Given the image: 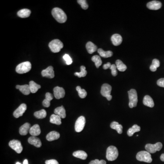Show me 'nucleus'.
Here are the masks:
<instances>
[{"label":"nucleus","instance_id":"nucleus-1","mask_svg":"<svg viewBox=\"0 0 164 164\" xmlns=\"http://www.w3.org/2000/svg\"><path fill=\"white\" fill-rule=\"evenodd\" d=\"M52 14L56 20L60 23H65L67 20V15L60 8L58 7L53 8L52 11Z\"/></svg>","mask_w":164,"mask_h":164},{"label":"nucleus","instance_id":"nucleus-2","mask_svg":"<svg viewBox=\"0 0 164 164\" xmlns=\"http://www.w3.org/2000/svg\"><path fill=\"white\" fill-rule=\"evenodd\" d=\"M119 156L118 149L114 146H110L107 149L106 158L109 161H114Z\"/></svg>","mask_w":164,"mask_h":164},{"label":"nucleus","instance_id":"nucleus-3","mask_svg":"<svg viewBox=\"0 0 164 164\" xmlns=\"http://www.w3.org/2000/svg\"><path fill=\"white\" fill-rule=\"evenodd\" d=\"M32 69V64L29 62H25L16 66V71L19 74H25L30 71Z\"/></svg>","mask_w":164,"mask_h":164},{"label":"nucleus","instance_id":"nucleus-4","mask_svg":"<svg viewBox=\"0 0 164 164\" xmlns=\"http://www.w3.org/2000/svg\"><path fill=\"white\" fill-rule=\"evenodd\" d=\"M129 98V106L130 108L136 107L138 102V95L137 92L135 89H131L128 92Z\"/></svg>","mask_w":164,"mask_h":164},{"label":"nucleus","instance_id":"nucleus-5","mask_svg":"<svg viewBox=\"0 0 164 164\" xmlns=\"http://www.w3.org/2000/svg\"><path fill=\"white\" fill-rule=\"evenodd\" d=\"M136 159L140 161L150 163L152 161L151 153L147 151H141L139 152L136 155Z\"/></svg>","mask_w":164,"mask_h":164},{"label":"nucleus","instance_id":"nucleus-6","mask_svg":"<svg viewBox=\"0 0 164 164\" xmlns=\"http://www.w3.org/2000/svg\"><path fill=\"white\" fill-rule=\"evenodd\" d=\"M49 47L52 52L57 53L60 51L61 49L64 47V44L60 40L54 39L49 43Z\"/></svg>","mask_w":164,"mask_h":164},{"label":"nucleus","instance_id":"nucleus-7","mask_svg":"<svg viewBox=\"0 0 164 164\" xmlns=\"http://www.w3.org/2000/svg\"><path fill=\"white\" fill-rule=\"evenodd\" d=\"M111 91L112 87L108 83H105L102 86L101 94L102 96L106 98L108 100L110 101L112 98V95H111Z\"/></svg>","mask_w":164,"mask_h":164},{"label":"nucleus","instance_id":"nucleus-8","mask_svg":"<svg viewBox=\"0 0 164 164\" xmlns=\"http://www.w3.org/2000/svg\"><path fill=\"white\" fill-rule=\"evenodd\" d=\"M162 148V144L161 143L157 142L155 144H148L145 146V149L147 151L149 152L150 153H155L157 151L161 150Z\"/></svg>","mask_w":164,"mask_h":164},{"label":"nucleus","instance_id":"nucleus-9","mask_svg":"<svg viewBox=\"0 0 164 164\" xmlns=\"http://www.w3.org/2000/svg\"><path fill=\"white\" fill-rule=\"evenodd\" d=\"M9 146L11 149L14 150L16 153H20L22 152L23 150V147L21 145V143L18 140L13 139L10 141L9 143Z\"/></svg>","mask_w":164,"mask_h":164},{"label":"nucleus","instance_id":"nucleus-10","mask_svg":"<svg viewBox=\"0 0 164 164\" xmlns=\"http://www.w3.org/2000/svg\"><path fill=\"white\" fill-rule=\"evenodd\" d=\"M86 120L84 116H80L77 119L75 124V131L77 132H80L83 130L85 126Z\"/></svg>","mask_w":164,"mask_h":164},{"label":"nucleus","instance_id":"nucleus-11","mask_svg":"<svg viewBox=\"0 0 164 164\" xmlns=\"http://www.w3.org/2000/svg\"><path fill=\"white\" fill-rule=\"evenodd\" d=\"M27 105L25 104L20 105L18 108L16 109L13 113V115L15 118H18L19 117L22 116L24 113L27 110Z\"/></svg>","mask_w":164,"mask_h":164},{"label":"nucleus","instance_id":"nucleus-12","mask_svg":"<svg viewBox=\"0 0 164 164\" xmlns=\"http://www.w3.org/2000/svg\"><path fill=\"white\" fill-rule=\"evenodd\" d=\"M53 92H54L55 98L57 100L63 98L65 96V92L64 88L58 86H57L54 88Z\"/></svg>","mask_w":164,"mask_h":164},{"label":"nucleus","instance_id":"nucleus-13","mask_svg":"<svg viewBox=\"0 0 164 164\" xmlns=\"http://www.w3.org/2000/svg\"><path fill=\"white\" fill-rule=\"evenodd\" d=\"M42 77H47L49 78H52L55 76L54 72L52 66H49L46 69L43 70L42 71Z\"/></svg>","mask_w":164,"mask_h":164},{"label":"nucleus","instance_id":"nucleus-14","mask_svg":"<svg viewBox=\"0 0 164 164\" xmlns=\"http://www.w3.org/2000/svg\"><path fill=\"white\" fill-rule=\"evenodd\" d=\"M162 6L161 2L157 1H150L147 4V7L148 9L152 10H157L160 9Z\"/></svg>","mask_w":164,"mask_h":164},{"label":"nucleus","instance_id":"nucleus-15","mask_svg":"<svg viewBox=\"0 0 164 164\" xmlns=\"http://www.w3.org/2000/svg\"><path fill=\"white\" fill-rule=\"evenodd\" d=\"M16 89H19L23 94L26 95H28L31 93V90H30V86L29 85L25 84L23 85H16Z\"/></svg>","mask_w":164,"mask_h":164},{"label":"nucleus","instance_id":"nucleus-16","mask_svg":"<svg viewBox=\"0 0 164 164\" xmlns=\"http://www.w3.org/2000/svg\"><path fill=\"white\" fill-rule=\"evenodd\" d=\"M31 128V124L29 123H26L20 126L19 129V133L22 135H27Z\"/></svg>","mask_w":164,"mask_h":164},{"label":"nucleus","instance_id":"nucleus-17","mask_svg":"<svg viewBox=\"0 0 164 164\" xmlns=\"http://www.w3.org/2000/svg\"><path fill=\"white\" fill-rule=\"evenodd\" d=\"M28 141L31 145H33L36 147H41L42 146V143H41L40 139L36 136H31L29 138Z\"/></svg>","mask_w":164,"mask_h":164},{"label":"nucleus","instance_id":"nucleus-18","mask_svg":"<svg viewBox=\"0 0 164 164\" xmlns=\"http://www.w3.org/2000/svg\"><path fill=\"white\" fill-rule=\"evenodd\" d=\"M29 133L32 136H37L41 134V129L38 124H36L32 126L29 130Z\"/></svg>","mask_w":164,"mask_h":164},{"label":"nucleus","instance_id":"nucleus-19","mask_svg":"<svg viewBox=\"0 0 164 164\" xmlns=\"http://www.w3.org/2000/svg\"><path fill=\"white\" fill-rule=\"evenodd\" d=\"M111 41H112L113 45L115 46L120 45L122 43V40H123L121 35L118 34H114L111 37Z\"/></svg>","mask_w":164,"mask_h":164},{"label":"nucleus","instance_id":"nucleus-20","mask_svg":"<svg viewBox=\"0 0 164 164\" xmlns=\"http://www.w3.org/2000/svg\"><path fill=\"white\" fill-rule=\"evenodd\" d=\"M60 137V134L59 132L57 131H51L47 134L46 139L47 141H55L57 139H59Z\"/></svg>","mask_w":164,"mask_h":164},{"label":"nucleus","instance_id":"nucleus-21","mask_svg":"<svg viewBox=\"0 0 164 164\" xmlns=\"http://www.w3.org/2000/svg\"><path fill=\"white\" fill-rule=\"evenodd\" d=\"M54 112L55 115H59L62 119H64L66 116V110L63 106L56 108Z\"/></svg>","mask_w":164,"mask_h":164},{"label":"nucleus","instance_id":"nucleus-22","mask_svg":"<svg viewBox=\"0 0 164 164\" xmlns=\"http://www.w3.org/2000/svg\"><path fill=\"white\" fill-rule=\"evenodd\" d=\"M144 105L150 108H153L154 106V102L153 99L149 95H146L144 98L143 101Z\"/></svg>","mask_w":164,"mask_h":164},{"label":"nucleus","instance_id":"nucleus-23","mask_svg":"<svg viewBox=\"0 0 164 164\" xmlns=\"http://www.w3.org/2000/svg\"><path fill=\"white\" fill-rule=\"evenodd\" d=\"M86 49L89 54H92L97 50V47L91 42H88L86 45Z\"/></svg>","mask_w":164,"mask_h":164},{"label":"nucleus","instance_id":"nucleus-24","mask_svg":"<svg viewBox=\"0 0 164 164\" xmlns=\"http://www.w3.org/2000/svg\"><path fill=\"white\" fill-rule=\"evenodd\" d=\"M73 155L74 157L83 160H86L88 156L87 154L83 151H78L74 152Z\"/></svg>","mask_w":164,"mask_h":164},{"label":"nucleus","instance_id":"nucleus-25","mask_svg":"<svg viewBox=\"0 0 164 164\" xmlns=\"http://www.w3.org/2000/svg\"><path fill=\"white\" fill-rule=\"evenodd\" d=\"M110 127L112 129H115L119 134H121L123 132V126L119 124L118 122L114 121L111 123Z\"/></svg>","mask_w":164,"mask_h":164},{"label":"nucleus","instance_id":"nucleus-26","mask_svg":"<svg viewBox=\"0 0 164 164\" xmlns=\"http://www.w3.org/2000/svg\"><path fill=\"white\" fill-rule=\"evenodd\" d=\"M31 13V11L30 10L23 9L18 11L17 14L20 18H28L29 16H30Z\"/></svg>","mask_w":164,"mask_h":164},{"label":"nucleus","instance_id":"nucleus-27","mask_svg":"<svg viewBox=\"0 0 164 164\" xmlns=\"http://www.w3.org/2000/svg\"><path fill=\"white\" fill-rule=\"evenodd\" d=\"M61 119L62 118L59 115L55 114H53L51 116L50 122L52 124H54L57 125H60L62 124Z\"/></svg>","mask_w":164,"mask_h":164},{"label":"nucleus","instance_id":"nucleus-28","mask_svg":"<svg viewBox=\"0 0 164 164\" xmlns=\"http://www.w3.org/2000/svg\"><path fill=\"white\" fill-rule=\"evenodd\" d=\"M140 130H141V127L137 124H134L128 129L127 131V134L129 136L131 137L133 136L135 133L139 132Z\"/></svg>","mask_w":164,"mask_h":164},{"label":"nucleus","instance_id":"nucleus-29","mask_svg":"<svg viewBox=\"0 0 164 164\" xmlns=\"http://www.w3.org/2000/svg\"><path fill=\"white\" fill-rule=\"evenodd\" d=\"M30 90L32 93H36L39 88H41V85L37 84L34 81H31L29 82Z\"/></svg>","mask_w":164,"mask_h":164},{"label":"nucleus","instance_id":"nucleus-30","mask_svg":"<svg viewBox=\"0 0 164 164\" xmlns=\"http://www.w3.org/2000/svg\"><path fill=\"white\" fill-rule=\"evenodd\" d=\"M98 52L99 53L101 57H102L107 58V57H111L113 55V52L111 51H105L103 50L102 48H100L98 50Z\"/></svg>","mask_w":164,"mask_h":164},{"label":"nucleus","instance_id":"nucleus-31","mask_svg":"<svg viewBox=\"0 0 164 164\" xmlns=\"http://www.w3.org/2000/svg\"><path fill=\"white\" fill-rule=\"evenodd\" d=\"M115 65L118 70L120 72H124L127 69V66L120 60H117Z\"/></svg>","mask_w":164,"mask_h":164},{"label":"nucleus","instance_id":"nucleus-32","mask_svg":"<svg viewBox=\"0 0 164 164\" xmlns=\"http://www.w3.org/2000/svg\"><path fill=\"white\" fill-rule=\"evenodd\" d=\"M34 116L37 119H44L47 116L46 111L45 110H40L35 112L34 114Z\"/></svg>","mask_w":164,"mask_h":164},{"label":"nucleus","instance_id":"nucleus-33","mask_svg":"<svg viewBox=\"0 0 164 164\" xmlns=\"http://www.w3.org/2000/svg\"><path fill=\"white\" fill-rule=\"evenodd\" d=\"M92 60L95 63V64L97 68H99L102 64V61L100 57L99 56H93L92 57Z\"/></svg>","mask_w":164,"mask_h":164},{"label":"nucleus","instance_id":"nucleus-34","mask_svg":"<svg viewBox=\"0 0 164 164\" xmlns=\"http://www.w3.org/2000/svg\"><path fill=\"white\" fill-rule=\"evenodd\" d=\"M80 70L81 71L79 73L78 72H76L74 74L75 76H78V78H81V77H85L87 74V72L86 70V68L84 66H82L80 67Z\"/></svg>","mask_w":164,"mask_h":164},{"label":"nucleus","instance_id":"nucleus-35","mask_svg":"<svg viewBox=\"0 0 164 164\" xmlns=\"http://www.w3.org/2000/svg\"><path fill=\"white\" fill-rule=\"evenodd\" d=\"M76 90L78 93V95L81 98H85L87 95V93L86 91V90L84 89H82L80 86H77Z\"/></svg>","mask_w":164,"mask_h":164},{"label":"nucleus","instance_id":"nucleus-36","mask_svg":"<svg viewBox=\"0 0 164 164\" xmlns=\"http://www.w3.org/2000/svg\"><path fill=\"white\" fill-rule=\"evenodd\" d=\"M77 2H78V4H80L81 7L83 9L86 10L88 8V4H87V1L85 0H78Z\"/></svg>","mask_w":164,"mask_h":164},{"label":"nucleus","instance_id":"nucleus-37","mask_svg":"<svg viewBox=\"0 0 164 164\" xmlns=\"http://www.w3.org/2000/svg\"><path fill=\"white\" fill-rule=\"evenodd\" d=\"M63 59L65 61L66 63V64L67 65H70L72 64L73 61H72V59H71V57L69 56V54H65L63 56Z\"/></svg>","mask_w":164,"mask_h":164},{"label":"nucleus","instance_id":"nucleus-38","mask_svg":"<svg viewBox=\"0 0 164 164\" xmlns=\"http://www.w3.org/2000/svg\"><path fill=\"white\" fill-rule=\"evenodd\" d=\"M111 70V74H112V75L113 76H117V67H116V65L115 64H112L111 65V66L110 68Z\"/></svg>","mask_w":164,"mask_h":164},{"label":"nucleus","instance_id":"nucleus-39","mask_svg":"<svg viewBox=\"0 0 164 164\" xmlns=\"http://www.w3.org/2000/svg\"><path fill=\"white\" fill-rule=\"evenodd\" d=\"M89 164H106V162L105 160H100L98 159H96L90 161Z\"/></svg>","mask_w":164,"mask_h":164},{"label":"nucleus","instance_id":"nucleus-40","mask_svg":"<svg viewBox=\"0 0 164 164\" xmlns=\"http://www.w3.org/2000/svg\"><path fill=\"white\" fill-rule=\"evenodd\" d=\"M157 84L160 87L164 88V78H161L159 79L157 81Z\"/></svg>","mask_w":164,"mask_h":164},{"label":"nucleus","instance_id":"nucleus-41","mask_svg":"<svg viewBox=\"0 0 164 164\" xmlns=\"http://www.w3.org/2000/svg\"><path fill=\"white\" fill-rule=\"evenodd\" d=\"M152 64L156 68H157L160 67V63L159 60L157 59H154L152 61Z\"/></svg>","mask_w":164,"mask_h":164},{"label":"nucleus","instance_id":"nucleus-42","mask_svg":"<svg viewBox=\"0 0 164 164\" xmlns=\"http://www.w3.org/2000/svg\"><path fill=\"white\" fill-rule=\"evenodd\" d=\"M53 97L52 94L50 93H46V95H45V99L47 100L51 101L53 99Z\"/></svg>","mask_w":164,"mask_h":164},{"label":"nucleus","instance_id":"nucleus-43","mask_svg":"<svg viewBox=\"0 0 164 164\" xmlns=\"http://www.w3.org/2000/svg\"><path fill=\"white\" fill-rule=\"evenodd\" d=\"M42 105H43V106L45 107L48 108L50 106V101L45 99V100H43V102H42Z\"/></svg>","mask_w":164,"mask_h":164},{"label":"nucleus","instance_id":"nucleus-44","mask_svg":"<svg viewBox=\"0 0 164 164\" xmlns=\"http://www.w3.org/2000/svg\"><path fill=\"white\" fill-rule=\"evenodd\" d=\"M46 164H59V162L55 160H47L45 161Z\"/></svg>","mask_w":164,"mask_h":164},{"label":"nucleus","instance_id":"nucleus-45","mask_svg":"<svg viewBox=\"0 0 164 164\" xmlns=\"http://www.w3.org/2000/svg\"><path fill=\"white\" fill-rule=\"evenodd\" d=\"M111 66V64L110 63H107L106 64H105L103 65V69L105 70L107 69H110Z\"/></svg>","mask_w":164,"mask_h":164},{"label":"nucleus","instance_id":"nucleus-46","mask_svg":"<svg viewBox=\"0 0 164 164\" xmlns=\"http://www.w3.org/2000/svg\"><path fill=\"white\" fill-rule=\"evenodd\" d=\"M157 69V68H156V67H155V66H153L152 64L151 65L150 67V70H151L152 72H155V71H156Z\"/></svg>","mask_w":164,"mask_h":164},{"label":"nucleus","instance_id":"nucleus-47","mask_svg":"<svg viewBox=\"0 0 164 164\" xmlns=\"http://www.w3.org/2000/svg\"><path fill=\"white\" fill-rule=\"evenodd\" d=\"M160 159L161 160V161H164V154H162V155L160 156Z\"/></svg>","mask_w":164,"mask_h":164},{"label":"nucleus","instance_id":"nucleus-48","mask_svg":"<svg viewBox=\"0 0 164 164\" xmlns=\"http://www.w3.org/2000/svg\"><path fill=\"white\" fill-rule=\"evenodd\" d=\"M23 164H28V160H25L23 161Z\"/></svg>","mask_w":164,"mask_h":164},{"label":"nucleus","instance_id":"nucleus-49","mask_svg":"<svg viewBox=\"0 0 164 164\" xmlns=\"http://www.w3.org/2000/svg\"><path fill=\"white\" fill-rule=\"evenodd\" d=\"M16 164H20V163H19V162H16Z\"/></svg>","mask_w":164,"mask_h":164}]
</instances>
